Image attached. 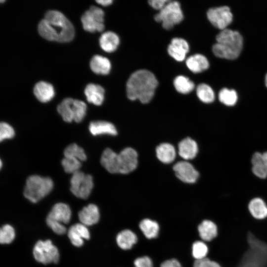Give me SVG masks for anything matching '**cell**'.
<instances>
[{
	"label": "cell",
	"mask_w": 267,
	"mask_h": 267,
	"mask_svg": "<svg viewBox=\"0 0 267 267\" xmlns=\"http://www.w3.org/2000/svg\"><path fill=\"white\" fill-rule=\"evenodd\" d=\"M46 222L47 225L55 233L61 235L63 234L66 232V228L63 224L57 222L47 218Z\"/></svg>",
	"instance_id": "cell-40"
},
{
	"label": "cell",
	"mask_w": 267,
	"mask_h": 267,
	"mask_svg": "<svg viewBox=\"0 0 267 267\" xmlns=\"http://www.w3.org/2000/svg\"><path fill=\"white\" fill-rule=\"evenodd\" d=\"M68 236L72 244L76 247H80L84 244V239L90 238L89 232L85 225L76 223L71 226L68 230Z\"/></svg>",
	"instance_id": "cell-15"
},
{
	"label": "cell",
	"mask_w": 267,
	"mask_h": 267,
	"mask_svg": "<svg viewBox=\"0 0 267 267\" xmlns=\"http://www.w3.org/2000/svg\"><path fill=\"white\" fill-rule=\"evenodd\" d=\"M154 19L157 22H161L164 29H172L174 25L180 23L183 19L180 3L177 1L170 0L165 6L155 15Z\"/></svg>",
	"instance_id": "cell-7"
},
{
	"label": "cell",
	"mask_w": 267,
	"mask_h": 267,
	"mask_svg": "<svg viewBox=\"0 0 267 267\" xmlns=\"http://www.w3.org/2000/svg\"><path fill=\"white\" fill-rule=\"evenodd\" d=\"M156 152L158 159L165 164L173 162L176 156L175 147L168 143H163L158 145L156 148Z\"/></svg>",
	"instance_id": "cell-29"
},
{
	"label": "cell",
	"mask_w": 267,
	"mask_h": 267,
	"mask_svg": "<svg viewBox=\"0 0 267 267\" xmlns=\"http://www.w3.org/2000/svg\"><path fill=\"white\" fill-rule=\"evenodd\" d=\"M160 267H182L179 262L174 259L168 260L162 263Z\"/></svg>",
	"instance_id": "cell-44"
},
{
	"label": "cell",
	"mask_w": 267,
	"mask_h": 267,
	"mask_svg": "<svg viewBox=\"0 0 267 267\" xmlns=\"http://www.w3.org/2000/svg\"><path fill=\"white\" fill-rule=\"evenodd\" d=\"M189 49V44L186 41L182 38H175L168 47V52L174 59L180 62L185 59Z\"/></svg>",
	"instance_id": "cell-14"
},
{
	"label": "cell",
	"mask_w": 267,
	"mask_h": 267,
	"mask_svg": "<svg viewBox=\"0 0 267 267\" xmlns=\"http://www.w3.org/2000/svg\"><path fill=\"white\" fill-rule=\"evenodd\" d=\"M196 94L198 98L205 103H212L215 99V94L213 89L205 83L200 84L197 86Z\"/></svg>",
	"instance_id": "cell-34"
},
{
	"label": "cell",
	"mask_w": 267,
	"mask_h": 267,
	"mask_svg": "<svg viewBox=\"0 0 267 267\" xmlns=\"http://www.w3.org/2000/svg\"><path fill=\"white\" fill-rule=\"evenodd\" d=\"M216 39L217 42L212 50L216 56L227 59H235L239 56L243 48V39L238 31L224 29L217 34Z\"/></svg>",
	"instance_id": "cell-3"
},
{
	"label": "cell",
	"mask_w": 267,
	"mask_h": 267,
	"mask_svg": "<svg viewBox=\"0 0 267 267\" xmlns=\"http://www.w3.org/2000/svg\"><path fill=\"white\" fill-rule=\"evenodd\" d=\"M119 43L118 36L112 31L103 33L99 38L101 48L107 52H112L116 50Z\"/></svg>",
	"instance_id": "cell-26"
},
{
	"label": "cell",
	"mask_w": 267,
	"mask_h": 267,
	"mask_svg": "<svg viewBox=\"0 0 267 267\" xmlns=\"http://www.w3.org/2000/svg\"><path fill=\"white\" fill-rule=\"evenodd\" d=\"M252 172L257 177L261 178H267V162L264 159L262 153L255 152L251 159Z\"/></svg>",
	"instance_id": "cell-28"
},
{
	"label": "cell",
	"mask_w": 267,
	"mask_h": 267,
	"mask_svg": "<svg viewBox=\"0 0 267 267\" xmlns=\"http://www.w3.org/2000/svg\"><path fill=\"white\" fill-rule=\"evenodd\" d=\"M193 267H222L218 262L208 257L201 260H195Z\"/></svg>",
	"instance_id": "cell-41"
},
{
	"label": "cell",
	"mask_w": 267,
	"mask_h": 267,
	"mask_svg": "<svg viewBox=\"0 0 267 267\" xmlns=\"http://www.w3.org/2000/svg\"><path fill=\"white\" fill-rule=\"evenodd\" d=\"M53 187L50 178L32 175L26 180L24 195L31 202L36 203L49 194Z\"/></svg>",
	"instance_id": "cell-5"
},
{
	"label": "cell",
	"mask_w": 267,
	"mask_h": 267,
	"mask_svg": "<svg viewBox=\"0 0 267 267\" xmlns=\"http://www.w3.org/2000/svg\"><path fill=\"white\" fill-rule=\"evenodd\" d=\"M33 92L36 97L44 103L51 100L55 94L52 85L44 81L38 82L34 87Z\"/></svg>",
	"instance_id": "cell-23"
},
{
	"label": "cell",
	"mask_w": 267,
	"mask_h": 267,
	"mask_svg": "<svg viewBox=\"0 0 267 267\" xmlns=\"http://www.w3.org/2000/svg\"><path fill=\"white\" fill-rule=\"evenodd\" d=\"M70 184L72 193L81 199L88 198L93 186L92 176L80 171L72 174Z\"/></svg>",
	"instance_id": "cell-8"
},
{
	"label": "cell",
	"mask_w": 267,
	"mask_h": 267,
	"mask_svg": "<svg viewBox=\"0 0 267 267\" xmlns=\"http://www.w3.org/2000/svg\"><path fill=\"white\" fill-rule=\"evenodd\" d=\"M100 163L109 173H119V155L112 149L106 148L104 150L101 157Z\"/></svg>",
	"instance_id": "cell-18"
},
{
	"label": "cell",
	"mask_w": 267,
	"mask_h": 267,
	"mask_svg": "<svg viewBox=\"0 0 267 267\" xmlns=\"http://www.w3.org/2000/svg\"><path fill=\"white\" fill-rule=\"evenodd\" d=\"M81 223L91 225L96 223L99 219V212L96 205L90 204L84 207L78 214Z\"/></svg>",
	"instance_id": "cell-19"
},
{
	"label": "cell",
	"mask_w": 267,
	"mask_h": 267,
	"mask_svg": "<svg viewBox=\"0 0 267 267\" xmlns=\"http://www.w3.org/2000/svg\"><path fill=\"white\" fill-rule=\"evenodd\" d=\"M174 85L177 91L182 94L189 93L195 87L192 81L182 75L178 76L174 79Z\"/></svg>",
	"instance_id": "cell-32"
},
{
	"label": "cell",
	"mask_w": 267,
	"mask_h": 267,
	"mask_svg": "<svg viewBox=\"0 0 267 267\" xmlns=\"http://www.w3.org/2000/svg\"><path fill=\"white\" fill-rule=\"evenodd\" d=\"M247 242L249 247L237 267H267V244L257 238L250 231Z\"/></svg>",
	"instance_id": "cell-4"
},
{
	"label": "cell",
	"mask_w": 267,
	"mask_h": 267,
	"mask_svg": "<svg viewBox=\"0 0 267 267\" xmlns=\"http://www.w3.org/2000/svg\"><path fill=\"white\" fill-rule=\"evenodd\" d=\"M65 157H72L81 161L86 160L87 156L84 149L76 143H72L67 146L64 151Z\"/></svg>",
	"instance_id": "cell-36"
},
{
	"label": "cell",
	"mask_w": 267,
	"mask_h": 267,
	"mask_svg": "<svg viewBox=\"0 0 267 267\" xmlns=\"http://www.w3.org/2000/svg\"><path fill=\"white\" fill-rule=\"evenodd\" d=\"M220 101L227 106H233L238 101V94L234 89L227 88L222 89L218 95Z\"/></svg>",
	"instance_id": "cell-33"
},
{
	"label": "cell",
	"mask_w": 267,
	"mask_h": 267,
	"mask_svg": "<svg viewBox=\"0 0 267 267\" xmlns=\"http://www.w3.org/2000/svg\"><path fill=\"white\" fill-rule=\"evenodd\" d=\"M71 217V211L69 206L63 203L55 204L47 216V218L63 224L68 223Z\"/></svg>",
	"instance_id": "cell-17"
},
{
	"label": "cell",
	"mask_w": 267,
	"mask_h": 267,
	"mask_svg": "<svg viewBox=\"0 0 267 267\" xmlns=\"http://www.w3.org/2000/svg\"><path fill=\"white\" fill-rule=\"evenodd\" d=\"M135 267H153L151 259L146 256L137 258L134 262Z\"/></svg>",
	"instance_id": "cell-42"
},
{
	"label": "cell",
	"mask_w": 267,
	"mask_h": 267,
	"mask_svg": "<svg viewBox=\"0 0 267 267\" xmlns=\"http://www.w3.org/2000/svg\"><path fill=\"white\" fill-rule=\"evenodd\" d=\"M39 34L44 39L57 42L66 43L72 41L75 29L71 22L61 12L47 11L38 25Z\"/></svg>",
	"instance_id": "cell-1"
},
{
	"label": "cell",
	"mask_w": 267,
	"mask_h": 267,
	"mask_svg": "<svg viewBox=\"0 0 267 267\" xmlns=\"http://www.w3.org/2000/svg\"><path fill=\"white\" fill-rule=\"evenodd\" d=\"M209 247L206 243L201 240H196L192 245V255L195 260H201L207 257Z\"/></svg>",
	"instance_id": "cell-35"
},
{
	"label": "cell",
	"mask_w": 267,
	"mask_h": 267,
	"mask_svg": "<svg viewBox=\"0 0 267 267\" xmlns=\"http://www.w3.org/2000/svg\"><path fill=\"white\" fill-rule=\"evenodd\" d=\"M265 85L267 88V73L266 75V76H265Z\"/></svg>",
	"instance_id": "cell-47"
},
{
	"label": "cell",
	"mask_w": 267,
	"mask_h": 267,
	"mask_svg": "<svg viewBox=\"0 0 267 267\" xmlns=\"http://www.w3.org/2000/svg\"><path fill=\"white\" fill-rule=\"evenodd\" d=\"M89 129L93 135L104 134L115 135L117 134L115 126L111 123L104 121H95L90 122Z\"/></svg>",
	"instance_id": "cell-25"
},
{
	"label": "cell",
	"mask_w": 267,
	"mask_h": 267,
	"mask_svg": "<svg viewBox=\"0 0 267 267\" xmlns=\"http://www.w3.org/2000/svg\"><path fill=\"white\" fill-rule=\"evenodd\" d=\"M264 159L267 162V151L262 153Z\"/></svg>",
	"instance_id": "cell-46"
},
{
	"label": "cell",
	"mask_w": 267,
	"mask_h": 267,
	"mask_svg": "<svg viewBox=\"0 0 267 267\" xmlns=\"http://www.w3.org/2000/svg\"><path fill=\"white\" fill-rule=\"evenodd\" d=\"M176 175L182 181L193 183L199 177V173L194 166L187 161H179L173 167Z\"/></svg>",
	"instance_id": "cell-13"
},
{
	"label": "cell",
	"mask_w": 267,
	"mask_h": 267,
	"mask_svg": "<svg viewBox=\"0 0 267 267\" xmlns=\"http://www.w3.org/2000/svg\"><path fill=\"white\" fill-rule=\"evenodd\" d=\"M139 228L145 237L148 239L156 238L159 230L158 223L148 219H144L140 222Z\"/></svg>",
	"instance_id": "cell-31"
},
{
	"label": "cell",
	"mask_w": 267,
	"mask_h": 267,
	"mask_svg": "<svg viewBox=\"0 0 267 267\" xmlns=\"http://www.w3.org/2000/svg\"><path fill=\"white\" fill-rule=\"evenodd\" d=\"M33 255L38 262L44 264L56 263L59 258L58 249L49 240L38 241L34 247Z\"/></svg>",
	"instance_id": "cell-9"
},
{
	"label": "cell",
	"mask_w": 267,
	"mask_h": 267,
	"mask_svg": "<svg viewBox=\"0 0 267 267\" xmlns=\"http://www.w3.org/2000/svg\"><path fill=\"white\" fill-rule=\"evenodd\" d=\"M15 231L12 226L4 225L0 230V242L1 244H9L15 238Z\"/></svg>",
	"instance_id": "cell-38"
},
{
	"label": "cell",
	"mask_w": 267,
	"mask_h": 267,
	"mask_svg": "<svg viewBox=\"0 0 267 267\" xmlns=\"http://www.w3.org/2000/svg\"><path fill=\"white\" fill-rule=\"evenodd\" d=\"M89 65L91 70L97 74L107 75L111 68L109 60L99 55H94L90 60Z\"/></svg>",
	"instance_id": "cell-27"
},
{
	"label": "cell",
	"mask_w": 267,
	"mask_h": 267,
	"mask_svg": "<svg viewBox=\"0 0 267 267\" xmlns=\"http://www.w3.org/2000/svg\"><path fill=\"white\" fill-rule=\"evenodd\" d=\"M104 92L102 87L92 83L87 85L84 90L88 101L98 106L103 103Z\"/></svg>",
	"instance_id": "cell-22"
},
{
	"label": "cell",
	"mask_w": 267,
	"mask_h": 267,
	"mask_svg": "<svg viewBox=\"0 0 267 267\" xmlns=\"http://www.w3.org/2000/svg\"><path fill=\"white\" fill-rule=\"evenodd\" d=\"M186 65L191 72L198 73L209 68V62L205 56L197 53L191 55L186 59Z\"/></svg>",
	"instance_id": "cell-24"
},
{
	"label": "cell",
	"mask_w": 267,
	"mask_h": 267,
	"mask_svg": "<svg viewBox=\"0 0 267 267\" xmlns=\"http://www.w3.org/2000/svg\"><path fill=\"white\" fill-rule=\"evenodd\" d=\"M96 1L99 4L104 6H108L111 4L113 2L112 0H96Z\"/></svg>",
	"instance_id": "cell-45"
},
{
	"label": "cell",
	"mask_w": 267,
	"mask_h": 267,
	"mask_svg": "<svg viewBox=\"0 0 267 267\" xmlns=\"http://www.w3.org/2000/svg\"><path fill=\"white\" fill-rule=\"evenodd\" d=\"M81 161L72 158L64 157L62 160L61 164L65 172L74 174L79 171L81 167Z\"/></svg>",
	"instance_id": "cell-37"
},
{
	"label": "cell",
	"mask_w": 267,
	"mask_h": 267,
	"mask_svg": "<svg viewBox=\"0 0 267 267\" xmlns=\"http://www.w3.org/2000/svg\"><path fill=\"white\" fill-rule=\"evenodd\" d=\"M169 1L168 0H151L148 2L152 7L160 11L165 6Z\"/></svg>",
	"instance_id": "cell-43"
},
{
	"label": "cell",
	"mask_w": 267,
	"mask_h": 267,
	"mask_svg": "<svg viewBox=\"0 0 267 267\" xmlns=\"http://www.w3.org/2000/svg\"><path fill=\"white\" fill-rule=\"evenodd\" d=\"M137 238L136 235L131 230L125 229L117 236L116 241L118 245L122 249H130L137 242Z\"/></svg>",
	"instance_id": "cell-30"
},
{
	"label": "cell",
	"mask_w": 267,
	"mask_h": 267,
	"mask_svg": "<svg viewBox=\"0 0 267 267\" xmlns=\"http://www.w3.org/2000/svg\"><path fill=\"white\" fill-rule=\"evenodd\" d=\"M248 209L251 216L256 220H262L267 218V204L260 197L251 199L248 203Z\"/></svg>",
	"instance_id": "cell-20"
},
{
	"label": "cell",
	"mask_w": 267,
	"mask_h": 267,
	"mask_svg": "<svg viewBox=\"0 0 267 267\" xmlns=\"http://www.w3.org/2000/svg\"><path fill=\"white\" fill-rule=\"evenodd\" d=\"M207 16L209 21L221 30L227 28L233 20L230 8L226 5L209 8L207 12Z\"/></svg>",
	"instance_id": "cell-11"
},
{
	"label": "cell",
	"mask_w": 267,
	"mask_h": 267,
	"mask_svg": "<svg viewBox=\"0 0 267 267\" xmlns=\"http://www.w3.org/2000/svg\"><path fill=\"white\" fill-rule=\"evenodd\" d=\"M157 86V80L152 72L138 70L134 72L127 81V96L131 100L137 99L142 103H147L152 99Z\"/></svg>",
	"instance_id": "cell-2"
},
{
	"label": "cell",
	"mask_w": 267,
	"mask_h": 267,
	"mask_svg": "<svg viewBox=\"0 0 267 267\" xmlns=\"http://www.w3.org/2000/svg\"><path fill=\"white\" fill-rule=\"evenodd\" d=\"M57 110L64 121L79 123L86 116L87 105L81 100L66 98L57 106Z\"/></svg>",
	"instance_id": "cell-6"
},
{
	"label": "cell",
	"mask_w": 267,
	"mask_h": 267,
	"mask_svg": "<svg viewBox=\"0 0 267 267\" xmlns=\"http://www.w3.org/2000/svg\"><path fill=\"white\" fill-rule=\"evenodd\" d=\"M119 155V173L127 174L135 169L138 163L136 151L131 147L122 150Z\"/></svg>",
	"instance_id": "cell-12"
},
{
	"label": "cell",
	"mask_w": 267,
	"mask_h": 267,
	"mask_svg": "<svg viewBox=\"0 0 267 267\" xmlns=\"http://www.w3.org/2000/svg\"><path fill=\"white\" fill-rule=\"evenodd\" d=\"M178 154L184 160L194 158L198 152L196 142L190 137L182 139L178 144Z\"/></svg>",
	"instance_id": "cell-21"
},
{
	"label": "cell",
	"mask_w": 267,
	"mask_h": 267,
	"mask_svg": "<svg viewBox=\"0 0 267 267\" xmlns=\"http://www.w3.org/2000/svg\"><path fill=\"white\" fill-rule=\"evenodd\" d=\"M15 134L13 128L5 122H1L0 124V140L12 138Z\"/></svg>",
	"instance_id": "cell-39"
},
{
	"label": "cell",
	"mask_w": 267,
	"mask_h": 267,
	"mask_svg": "<svg viewBox=\"0 0 267 267\" xmlns=\"http://www.w3.org/2000/svg\"><path fill=\"white\" fill-rule=\"evenodd\" d=\"M104 16L102 9L95 6H90L81 17L84 29L91 33L102 31L104 29Z\"/></svg>",
	"instance_id": "cell-10"
},
{
	"label": "cell",
	"mask_w": 267,
	"mask_h": 267,
	"mask_svg": "<svg viewBox=\"0 0 267 267\" xmlns=\"http://www.w3.org/2000/svg\"><path fill=\"white\" fill-rule=\"evenodd\" d=\"M197 231L200 239L209 242L218 235V227L215 222L209 220H204L198 225Z\"/></svg>",
	"instance_id": "cell-16"
}]
</instances>
